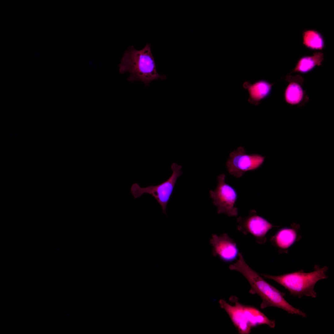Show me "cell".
Masks as SVG:
<instances>
[{
	"label": "cell",
	"mask_w": 334,
	"mask_h": 334,
	"mask_svg": "<svg viewBox=\"0 0 334 334\" xmlns=\"http://www.w3.org/2000/svg\"><path fill=\"white\" fill-rule=\"evenodd\" d=\"M324 58V54L320 52H315L311 56H303L299 59L291 72L309 73L316 66L321 65Z\"/></svg>",
	"instance_id": "12"
},
{
	"label": "cell",
	"mask_w": 334,
	"mask_h": 334,
	"mask_svg": "<svg viewBox=\"0 0 334 334\" xmlns=\"http://www.w3.org/2000/svg\"><path fill=\"white\" fill-rule=\"evenodd\" d=\"M302 36L303 45L309 49L320 50L325 47V43L323 36L316 30H305L302 33Z\"/></svg>",
	"instance_id": "14"
},
{
	"label": "cell",
	"mask_w": 334,
	"mask_h": 334,
	"mask_svg": "<svg viewBox=\"0 0 334 334\" xmlns=\"http://www.w3.org/2000/svg\"><path fill=\"white\" fill-rule=\"evenodd\" d=\"M225 175L221 174L217 177L218 183L216 189L210 190V197L213 199V204L217 208L218 214L224 213L229 216L238 215V209L234 207L238 199L235 189L225 182Z\"/></svg>",
	"instance_id": "6"
},
{
	"label": "cell",
	"mask_w": 334,
	"mask_h": 334,
	"mask_svg": "<svg viewBox=\"0 0 334 334\" xmlns=\"http://www.w3.org/2000/svg\"><path fill=\"white\" fill-rule=\"evenodd\" d=\"M237 221L239 230L245 234H251L260 244L265 242L266 234L273 227L265 219L257 215L255 210L251 211L250 215L246 217H239Z\"/></svg>",
	"instance_id": "8"
},
{
	"label": "cell",
	"mask_w": 334,
	"mask_h": 334,
	"mask_svg": "<svg viewBox=\"0 0 334 334\" xmlns=\"http://www.w3.org/2000/svg\"><path fill=\"white\" fill-rule=\"evenodd\" d=\"M210 241L212 246L213 255L218 256L224 261H232L238 256L236 243L226 233L219 236L213 234Z\"/></svg>",
	"instance_id": "9"
},
{
	"label": "cell",
	"mask_w": 334,
	"mask_h": 334,
	"mask_svg": "<svg viewBox=\"0 0 334 334\" xmlns=\"http://www.w3.org/2000/svg\"><path fill=\"white\" fill-rule=\"evenodd\" d=\"M238 255V259L235 263L230 265L229 268L239 272L247 279L250 286V293L257 294L262 300L261 309L275 307L283 309L289 314L306 317L305 313L294 307L287 301L284 298L285 293L271 285L251 268L245 261L241 253H239Z\"/></svg>",
	"instance_id": "1"
},
{
	"label": "cell",
	"mask_w": 334,
	"mask_h": 334,
	"mask_svg": "<svg viewBox=\"0 0 334 334\" xmlns=\"http://www.w3.org/2000/svg\"><path fill=\"white\" fill-rule=\"evenodd\" d=\"M274 84L267 80L261 79L253 84L248 81H245L243 83L242 86L248 92V102L251 104L257 105L270 95Z\"/></svg>",
	"instance_id": "11"
},
{
	"label": "cell",
	"mask_w": 334,
	"mask_h": 334,
	"mask_svg": "<svg viewBox=\"0 0 334 334\" xmlns=\"http://www.w3.org/2000/svg\"><path fill=\"white\" fill-rule=\"evenodd\" d=\"M229 300L234 303L233 305L223 299L220 300L219 303L228 314L239 334H249L252 328L262 324L267 325L271 328H275V321L269 319L257 308L241 304L234 296H231Z\"/></svg>",
	"instance_id": "4"
},
{
	"label": "cell",
	"mask_w": 334,
	"mask_h": 334,
	"mask_svg": "<svg viewBox=\"0 0 334 334\" xmlns=\"http://www.w3.org/2000/svg\"><path fill=\"white\" fill-rule=\"evenodd\" d=\"M265 158L257 154H247L245 148L240 147L230 154L226 165L229 173L239 178L246 172L260 167Z\"/></svg>",
	"instance_id": "7"
},
{
	"label": "cell",
	"mask_w": 334,
	"mask_h": 334,
	"mask_svg": "<svg viewBox=\"0 0 334 334\" xmlns=\"http://www.w3.org/2000/svg\"><path fill=\"white\" fill-rule=\"evenodd\" d=\"M297 233L293 228H285L279 230L271 238L273 244L279 249L288 248L295 242Z\"/></svg>",
	"instance_id": "13"
},
{
	"label": "cell",
	"mask_w": 334,
	"mask_h": 334,
	"mask_svg": "<svg viewBox=\"0 0 334 334\" xmlns=\"http://www.w3.org/2000/svg\"><path fill=\"white\" fill-rule=\"evenodd\" d=\"M286 80L289 82L284 93L286 102L291 105H303L309 98L302 87L303 78L300 75H289L287 76Z\"/></svg>",
	"instance_id": "10"
},
{
	"label": "cell",
	"mask_w": 334,
	"mask_h": 334,
	"mask_svg": "<svg viewBox=\"0 0 334 334\" xmlns=\"http://www.w3.org/2000/svg\"><path fill=\"white\" fill-rule=\"evenodd\" d=\"M121 74L128 72L130 76L128 81L143 82L145 86L154 80L165 79L164 75H159L157 72L154 59L152 54L150 44H147L140 50L135 49L133 46L125 52L119 65Z\"/></svg>",
	"instance_id": "2"
},
{
	"label": "cell",
	"mask_w": 334,
	"mask_h": 334,
	"mask_svg": "<svg viewBox=\"0 0 334 334\" xmlns=\"http://www.w3.org/2000/svg\"><path fill=\"white\" fill-rule=\"evenodd\" d=\"M173 173L166 180L156 186H150L142 187L137 183L133 184L131 188V192L135 199L145 193L152 195L161 206L162 212L167 216L166 208L172 193L177 178L182 175L181 170L182 166L175 163L171 166Z\"/></svg>",
	"instance_id": "5"
},
{
	"label": "cell",
	"mask_w": 334,
	"mask_h": 334,
	"mask_svg": "<svg viewBox=\"0 0 334 334\" xmlns=\"http://www.w3.org/2000/svg\"><path fill=\"white\" fill-rule=\"evenodd\" d=\"M328 268L324 266L320 268L316 265L314 270L305 272L300 270L290 273L278 276L261 274L265 278L275 281L284 287L291 295L301 298L305 296L316 298V293L314 287L319 280L327 278L326 272Z\"/></svg>",
	"instance_id": "3"
}]
</instances>
